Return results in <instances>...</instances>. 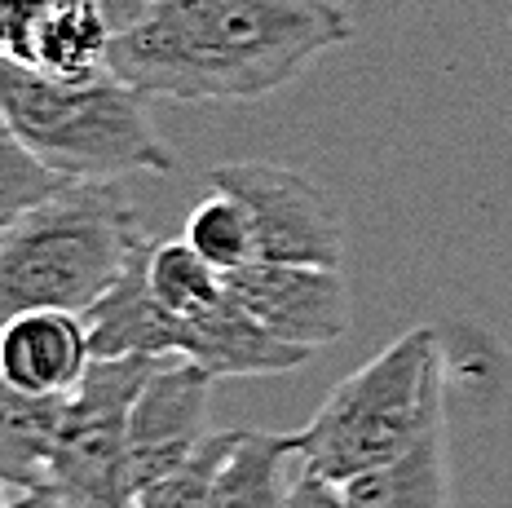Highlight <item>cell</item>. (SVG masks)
<instances>
[{"label":"cell","mask_w":512,"mask_h":508,"mask_svg":"<svg viewBox=\"0 0 512 508\" xmlns=\"http://www.w3.org/2000/svg\"><path fill=\"white\" fill-rule=\"evenodd\" d=\"M208 398L212 376L190 358H168L146 380L128 420V460H133V495L146 482L164 478L186 464L208 438Z\"/></svg>","instance_id":"cell-8"},{"label":"cell","mask_w":512,"mask_h":508,"mask_svg":"<svg viewBox=\"0 0 512 508\" xmlns=\"http://www.w3.org/2000/svg\"><path fill=\"white\" fill-rule=\"evenodd\" d=\"M226 292L252 314L265 332L287 345H332L349 327L345 274L327 266H283V261H248L226 274Z\"/></svg>","instance_id":"cell-7"},{"label":"cell","mask_w":512,"mask_h":508,"mask_svg":"<svg viewBox=\"0 0 512 508\" xmlns=\"http://www.w3.org/2000/svg\"><path fill=\"white\" fill-rule=\"evenodd\" d=\"M287 508H349L345 486L323 478L314 469H301L292 478V495H287Z\"/></svg>","instance_id":"cell-21"},{"label":"cell","mask_w":512,"mask_h":508,"mask_svg":"<svg viewBox=\"0 0 512 508\" xmlns=\"http://www.w3.org/2000/svg\"><path fill=\"white\" fill-rule=\"evenodd\" d=\"M71 177L49 168L31 146H23L9 129H0V226L18 221L49 195H58Z\"/></svg>","instance_id":"cell-19"},{"label":"cell","mask_w":512,"mask_h":508,"mask_svg":"<svg viewBox=\"0 0 512 508\" xmlns=\"http://www.w3.org/2000/svg\"><path fill=\"white\" fill-rule=\"evenodd\" d=\"M98 5L106 9V14H111V23H115V36H120L124 27H133L137 18H142L146 9H151V0H98Z\"/></svg>","instance_id":"cell-23"},{"label":"cell","mask_w":512,"mask_h":508,"mask_svg":"<svg viewBox=\"0 0 512 508\" xmlns=\"http://www.w3.org/2000/svg\"><path fill=\"white\" fill-rule=\"evenodd\" d=\"M446 425V358L433 327H411L318 402L296 438L301 469L345 486Z\"/></svg>","instance_id":"cell-4"},{"label":"cell","mask_w":512,"mask_h":508,"mask_svg":"<svg viewBox=\"0 0 512 508\" xmlns=\"http://www.w3.org/2000/svg\"><path fill=\"white\" fill-rule=\"evenodd\" d=\"M58 0H0V40H5V58H23L31 31L45 23V14Z\"/></svg>","instance_id":"cell-20"},{"label":"cell","mask_w":512,"mask_h":508,"mask_svg":"<svg viewBox=\"0 0 512 508\" xmlns=\"http://www.w3.org/2000/svg\"><path fill=\"white\" fill-rule=\"evenodd\" d=\"M146 243L120 182H67L0 226V310L9 319L27 310L89 314Z\"/></svg>","instance_id":"cell-2"},{"label":"cell","mask_w":512,"mask_h":508,"mask_svg":"<svg viewBox=\"0 0 512 508\" xmlns=\"http://www.w3.org/2000/svg\"><path fill=\"white\" fill-rule=\"evenodd\" d=\"M309 354H314V349L287 345L274 332H265L230 292L221 296L212 310L195 314V319H181V358L199 363L212 380L283 376V372L305 367Z\"/></svg>","instance_id":"cell-10"},{"label":"cell","mask_w":512,"mask_h":508,"mask_svg":"<svg viewBox=\"0 0 512 508\" xmlns=\"http://www.w3.org/2000/svg\"><path fill=\"white\" fill-rule=\"evenodd\" d=\"M5 129L71 182H120L133 173L168 177L177 151L137 93L111 67L80 80H58L5 58L0 89Z\"/></svg>","instance_id":"cell-3"},{"label":"cell","mask_w":512,"mask_h":508,"mask_svg":"<svg viewBox=\"0 0 512 508\" xmlns=\"http://www.w3.org/2000/svg\"><path fill=\"white\" fill-rule=\"evenodd\" d=\"M168 358H93L80 389L67 398L58 455L49 486L76 508H133V460H128V420L133 402Z\"/></svg>","instance_id":"cell-5"},{"label":"cell","mask_w":512,"mask_h":508,"mask_svg":"<svg viewBox=\"0 0 512 508\" xmlns=\"http://www.w3.org/2000/svg\"><path fill=\"white\" fill-rule=\"evenodd\" d=\"M93 363L84 314L27 310L0 332V376L23 394H76Z\"/></svg>","instance_id":"cell-9"},{"label":"cell","mask_w":512,"mask_h":508,"mask_svg":"<svg viewBox=\"0 0 512 508\" xmlns=\"http://www.w3.org/2000/svg\"><path fill=\"white\" fill-rule=\"evenodd\" d=\"M67 398L23 394V389L5 385V407H0V478H5V491L49 486L62 420H67Z\"/></svg>","instance_id":"cell-13"},{"label":"cell","mask_w":512,"mask_h":508,"mask_svg":"<svg viewBox=\"0 0 512 508\" xmlns=\"http://www.w3.org/2000/svg\"><path fill=\"white\" fill-rule=\"evenodd\" d=\"M151 248L155 243H146L124 279L84 314L93 358H181V319L151 288Z\"/></svg>","instance_id":"cell-11"},{"label":"cell","mask_w":512,"mask_h":508,"mask_svg":"<svg viewBox=\"0 0 512 508\" xmlns=\"http://www.w3.org/2000/svg\"><path fill=\"white\" fill-rule=\"evenodd\" d=\"M243 429H221V433H208L204 447L190 455L186 464H177V469H168L164 478L146 482L142 491H137L133 508H208L212 500V486H217L221 469H226V460L239 447Z\"/></svg>","instance_id":"cell-18"},{"label":"cell","mask_w":512,"mask_h":508,"mask_svg":"<svg viewBox=\"0 0 512 508\" xmlns=\"http://www.w3.org/2000/svg\"><path fill=\"white\" fill-rule=\"evenodd\" d=\"M111 45L115 23L98 0H58L45 14V23L31 31L23 58L14 62L58 80H80L111 67Z\"/></svg>","instance_id":"cell-12"},{"label":"cell","mask_w":512,"mask_h":508,"mask_svg":"<svg viewBox=\"0 0 512 508\" xmlns=\"http://www.w3.org/2000/svg\"><path fill=\"white\" fill-rule=\"evenodd\" d=\"M292 460H296L292 433L243 429L239 447L226 460L217 486H212L208 508H287V495H292L287 464Z\"/></svg>","instance_id":"cell-15"},{"label":"cell","mask_w":512,"mask_h":508,"mask_svg":"<svg viewBox=\"0 0 512 508\" xmlns=\"http://www.w3.org/2000/svg\"><path fill=\"white\" fill-rule=\"evenodd\" d=\"M212 190L234 195L252 217L256 261L340 270L345 257V221L336 199L314 177L270 160H234L212 168Z\"/></svg>","instance_id":"cell-6"},{"label":"cell","mask_w":512,"mask_h":508,"mask_svg":"<svg viewBox=\"0 0 512 508\" xmlns=\"http://www.w3.org/2000/svg\"><path fill=\"white\" fill-rule=\"evenodd\" d=\"M186 243L204 261H212L221 274L256 261V230H252L248 208L234 195H226V190H212V186L186 221Z\"/></svg>","instance_id":"cell-17"},{"label":"cell","mask_w":512,"mask_h":508,"mask_svg":"<svg viewBox=\"0 0 512 508\" xmlns=\"http://www.w3.org/2000/svg\"><path fill=\"white\" fill-rule=\"evenodd\" d=\"M5 508H76L53 486H27V491H5Z\"/></svg>","instance_id":"cell-22"},{"label":"cell","mask_w":512,"mask_h":508,"mask_svg":"<svg viewBox=\"0 0 512 508\" xmlns=\"http://www.w3.org/2000/svg\"><path fill=\"white\" fill-rule=\"evenodd\" d=\"M151 288L177 319H195L226 296V274L199 257L181 235L151 248Z\"/></svg>","instance_id":"cell-16"},{"label":"cell","mask_w":512,"mask_h":508,"mask_svg":"<svg viewBox=\"0 0 512 508\" xmlns=\"http://www.w3.org/2000/svg\"><path fill=\"white\" fill-rule=\"evenodd\" d=\"M354 40L340 0H151L111 45V71L146 98L256 102Z\"/></svg>","instance_id":"cell-1"},{"label":"cell","mask_w":512,"mask_h":508,"mask_svg":"<svg viewBox=\"0 0 512 508\" xmlns=\"http://www.w3.org/2000/svg\"><path fill=\"white\" fill-rule=\"evenodd\" d=\"M349 508H451V473H446V425L420 438L398 460L367 469L345 482Z\"/></svg>","instance_id":"cell-14"}]
</instances>
